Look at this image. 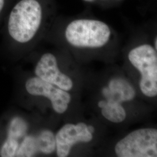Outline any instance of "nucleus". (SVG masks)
I'll return each mask as SVG.
<instances>
[{
	"label": "nucleus",
	"mask_w": 157,
	"mask_h": 157,
	"mask_svg": "<svg viewBox=\"0 0 157 157\" xmlns=\"http://www.w3.org/2000/svg\"><path fill=\"white\" fill-rule=\"evenodd\" d=\"M111 30L106 23L92 19H78L70 23L65 37L71 45L81 48H100L108 42Z\"/></svg>",
	"instance_id": "obj_2"
},
{
	"label": "nucleus",
	"mask_w": 157,
	"mask_h": 157,
	"mask_svg": "<svg viewBox=\"0 0 157 157\" xmlns=\"http://www.w3.org/2000/svg\"><path fill=\"white\" fill-rule=\"evenodd\" d=\"M130 63L141 73L140 88L144 95L154 97L157 95V51L148 44L137 47L130 51Z\"/></svg>",
	"instance_id": "obj_3"
},
{
	"label": "nucleus",
	"mask_w": 157,
	"mask_h": 157,
	"mask_svg": "<svg viewBox=\"0 0 157 157\" xmlns=\"http://www.w3.org/2000/svg\"><path fill=\"white\" fill-rule=\"evenodd\" d=\"M42 9L36 0H22L11 12L8 31L12 37L19 43L32 39L39 28Z\"/></svg>",
	"instance_id": "obj_1"
},
{
	"label": "nucleus",
	"mask_w": 157,
	"mask_h": 157,
	"mask_svg": "<svg viewBox=\"0 0 157 157\" xmlns=\"http://www.w3.org/2000/svg\"><path fill=\"white\" fill-rule=\"evenodd\" d=\"M87 129L89 130V131L90 132V133H91L92 134L95 131V129L94 128L93 126H87Z\"/></svg>",
	"instance_id": "obj_12"
},
{
	"label": "nucleus",
	"mask_w": 157,
	"mask_h": 157,
	"mask_svg": "<svg viewBox=\"0 0 157 157\" xmlns=\"http://www.w3.org/2000/svg\"><path fill=\"white\" fill-rule=\"evenodd\" d=\"M119 157H157V130L144 128L135 130L116 144Z\"/></svg>",
	"instance_id": "obj_4"
},
{
	"label": "nucleus",
	"mask_w": 157,
	"mask_h": 157,
	"mask_svg": "<svg viewBox=\"0 0 157 157\" xmlns=\"http://www.w3.org/2000/svg\"><path fill=\"white\" fill-rule=\"evenodd\" d=\"M103 96L106 100L122 103L132 100L136 96V91L128 81L123 78H112L108 86L102 90Z\"/></svg>",
	"instance_id": "obj_9"
},
{
	"label": "nucleus",
	"mask_w": 157,
	"mask_h": 157,
	"mask_svg": "<svg viewBox=\"0 0 157 157\" xmlns=\"http://www.w3.org/2000/svg\"><path fill=\"white\" fill-rule=\"evenodd\" d=\"M26 89L33 95L44 96L50 100L56 112L62 113L67 110L68 104L71 100V95L65 90L56 87L38 77L29 78L26 83Z\"/></svg>",
	"instance_id": "obj_5"
},
{
	"label": "nucleus",
	"mask_w": 157,
	"mask_h": 157,
	"mask_svg": "<svg viewBox=\"0 0 157 157\" xmlns=\"http://www.w3.org/2000/svg\"><path fill=\"white\" fill-rule=\"evenodd\" d=\"M154 45H155V50H157V37L155 39V42H154Z\"/></svg>",
	"instance_id": "obj_14"
},
{
	"label": "nucleus",
	"mask_w": 157,
	"mask_h": 157,
	"mask_svg": "<svg viewBox=\"0 0 157 157\" xmlns=\"http://www.w3.org/2000/svg\"><path fill=\"white\" fill-rule=\"evenodd\" d=\"M56 148V137L51 131L45 130L36 136L25 137L19 146L16 157H33L39 152L50 154Z\"/></svg>",
	"instance_id": "obj_8"
},
{
	"label": "nucleus",
	"mask_w": 157,
	"mask_h": 157,
	"mask_svg": "<svg viewBox=\"0 0 157 157\" xmlns=\"http://www.w3.org/2000/svg\"><path fill=\"white\" fill-rule=\"evenodd\" d=\"M85 1H87V2H93L94 1V0H84Z\"/></svg>",
	"instance_id": "obj_15"
},
{
	"label": "nucleus",
	"mask_w": 157,
	"mask_h": 157,
	"mask_svg": "<svg viewBox=\"0 0 157 157\" xmlns=\"http://www.w3.org/2000/svg\"><path fill=\"white\" fill-rule=\"evenodd\" d=\"M4 5V0H0V12L2 11Z\"/></svg>",
	"instance_id": "obj_13"
},
{
	"label": "nucleus",
	"mask_w": 157,
	"mask_h": 157,
	"mask_svg": "<svg viewBox=\"0 0 157 157\" xmlns=\"http://www.w3.org/2000/svg\"><path fill=\"white\" fill-rule=\"evenodd\" d=\"M28 128V124L22 118L19 117L13 118L10 124L6 140L19 143V141L25 137Z\"/></svg>",
	"instance_id": "obj_11"
},
{
	"label": "nucleus",
	"mask_w": 157,
	"mask_h": 157,
	"mask_svg": "<svg viewBox=\"0 0 157 157\" xmlns=\"http://www.w3.org/2000/svg\"><path fill=\"white\" fill-rule=\"evenodd\" d=\"M35 73L38 78L62 90L69 91L73 87L72 80L59 70L56 56L50 53L41 56L36 65Z\"/></svg>",
	"instance_id": "obj_7"
},
{
	"label": "nucleus",
	"mask_w": 157,
	"mask_h": 157,
	"mask_svg": "<svg viewBox=\"0 0 157 157\" xmlns=\"http://www.w3.org/2000/svg\"><path fill=\"white\" fill-rule=\"evenodd\" d=\"M101 108L102 116L114 123L123 122L126 117V113L121 103L109 100H102L98 103Z\"/></svg>",
	"instance_id": "obj_10"
},
{
	"label": "nucleus",
	"mask_w": 157,
	"mask_h": 157,
	"mask_svg": "<svg viewBox=\"0 0 157 157\" xmlns=\"http://www.w3.org/2000/svg\"><path fill=\"white\" fill-rule=\"evenodd\" d=\"M55 137L56 153L59 157H67L75 144L90 142L93 137L87 129V125L82 122L77 124H66Z\"/></svg>",
	"instance_id": "obj_6"
}]
</instances>
